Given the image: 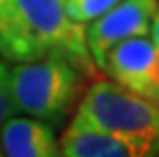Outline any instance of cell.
<instances>
[{
  "label": "cell",
  "mask_w": 159,
  "mask_h": 157,
  "mask_svg": "<svg viewBox=\"0 0 159 157\" xmlns=\"http://www.w3.org/2000/svg\"><path fill=\"white\" fill-rule=\"evenodd\" d=\"M49 53L70 57L84 69L94 63L86 45V29L70 19L66 0H12L4 57L29 61Z\"/></svg>",
  "instance_id": "obj_1"
},
{
  "label": "cell",
  "mask_w": 159,
  "mask_h": 157,
  "mask_svg": "<svg viewBox=\"0 0 159 157\" xmlns=\"http://www.w3.org/2000/svg\"><path fill=\"white\" fill-rule=\"evenodd\" d=\"M75 116L125 141L135 157L159 151V102L147 100L118 82H94Z\"/></svg>",
  "instance_id": "obj_2"
},
{
  "label": "cell",
  "mask_w": 159,
  "mask_h": 157,
  "mask_svg": "<svg viewBox=\"0 0 159 157\" xmlns=\"http://www.w3.org/2000/svg\"><path fill=\"white\" fill-rule=\"evenodd\" d=\"M82 76L78 63L66 55L49 53L10 67V98L16 112L59 125L71 108Z\"/></svg>",
  "instance_id": "obj_3"
},
{
  "label": "cell",
  "mask_w": 159,
  "mask_h": 157,
  "mask_svg": "<svg viewBox=\"0 0 159 157\" xmlns=\"http://www.w3.org/2000/svg\"><path fill=\"white\" fill-rule=\"evenodd\" d=\"M159 0H118L98 19L88 23L86 45L94 65L102 69L106 53L116 43L139 35H149Z\"/></svg>",
  "instance_id": "obj_4"
},
{
  "label": "cell",
  "mask_w": 159,
  "mask_h": 157,
  "mask_svg": "<svg viewBox=\"0 0 159 157\" xmlns=\"http://www.w3.org/2000/svg\"><path fill=\"white\" fill-rule=\"evenodd\" d=\"M102 69L131 92L159 102V45L151 35L116 43L106 53Z\"/></svg>",
  "instance_id": "obj_5"
},
{
  "label": "cell",
  "mask_w": 159,
  "mask_h": 157,
  "mask_svg": "<svg viewBox=\"0 0 159 157\" xmlns=\"http://www.w3.org/2000/svg\"><path fill=\"white\" fill-rule=\"evenodd\" d=\"M0 155L8 157H53L59 155L53 125L39 118L12 116L0 127Z\"/></svg>",
  "instance_id": "obj_6"
},
{
  "label": "cell",
  "mask_w": 159,
  "mask_h": 157,
  "mask_svg": "<svg viewBox=\"0 0 159 157\" xmlns=\"http://www.w3.org/2000/svg\"><path fill=\"white\" fill-rule=\"evenodd\" d=\"M59 155L66 157H135L125 141L104 133L75 116L59 141Z\"/></svg>",
  "instance_id": "obj_7"
},
{
  "label": "cell",
  "mask_w": 159,
  "mask_h": 157,
  "mask_svg": "<svg viewBox=\"0 0 159 157\" xmlns=\"http://www.w3.org/2000/svg\"><path fill=\"white\" fill-rule=\"evenodd\" d=\"M116 2L118 0H66V10L71 21L88 25L108 8H112Z\"/></svg>",
  "instance_id": "obj_8"
},
{
  "label": "cell",
  "mask_w": 159,
  "mask_h": 157,
  "mask_svg": "<svg viewBox=\"0 0 159 157\" xmlns=\"http://www.w3.org/2000/svg\"><path fill=\"white\" fill-rule=\"evenodd\" d=\"M12 98H10V67H6L4 61H0V127L12 114Z\"/></svg>",
  "instance_id": "obj_9"
},
{
  "label": "cell",
  "mask_w": 159,
  "mask_h": 157,
  "mask_svg": "<svg viewBox=\"0 0 159 157\" xmlns=\"http://www.w3.org/2000/svg\"><path fill=\"white\" fill-rule=\"evenodd\" d=\"M10 4H12V0H0V55L6 53V45H8Z\"/></svg>",
  "instance_id": "obj_10"
},
{
  "label": "cell",
  "mask_w": 159,
  "mask_h": 157,
  "mask_svg": "<svg viewBox=\"0 0 159 157\" xmlns=\"http://www.w3.org/2000/svg\"><path fill=\"white\" fill-rule=\"evenodd\" d=\"M151 39H153L155 43L159 45V10H157V14H155V19H153V25H151Z\"/></svg>",
  "instance_id": "obj_11"
}]
</instances>
